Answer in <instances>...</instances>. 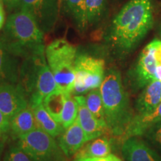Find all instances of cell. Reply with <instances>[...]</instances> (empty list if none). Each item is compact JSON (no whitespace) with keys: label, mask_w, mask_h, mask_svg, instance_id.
Here are the masks:
<instances>
[{"label":"cell","mask_w":161,"mask_h":161,"mask_svg":"<svg viewBox=\"0 0 161 161\" xmlns=\"http://www.w3.org/2000/svg\"><path fill=\"white\" fill-rule=\"evenodd\" d=\"M19 69L17 58L6 49L0 39V85L17 84Z\"/></svg>","instance_id":"obj_16"},{"label":"cell","mask_w":161,"mask_h":161,"mask_svg":"<svg viewBox=\"0 0 161 161\" xmlns=\"http://www.w3.org/2000/svg\"><path fill=\"white\" fill-rule=\"evenodd\" d=\"M74 161H122V159L119 158L115 154H110L105 157H100V158H88L75 159Z\"/></svg>","instance_id":"obj_28"},{"label":"cell","mask_w":161,"mask_h":161,"mask_svg":"<svg viewBox=\"0 0 161 161\" xmlns=\"http://www.w3.org/2000/svg\"><path fill=\"white\" fill-rule=\"evenodd\" d=\"M0 138H5V139H7V137H5V136H3V134H0Z\"/></svg>","instance_id":"obj_34"},{"label":"cell","mask_w":161,"mask_h":161,"mask_svg":"<svg viewBox=\"0 0 161 161\" xmlns=\"http://www.w3.org/2000/svg\"><path fill=\"white\" fill-rule=\"evenodd\" d=\"M161 102V82L154 80L145 86L136 102L137 115L146 116L155 111Z\"/></svg>","instance_id":"obj_14"},{"label":"cell","mask_w":161,"mask_h":161,"mask_svg":"<svg viewBox=\"0 0 161 161\" xmlns=\"http://www.w3.org/2000/svg\"><path fill=\"white\" fill-rule=\"evenodd\" d=\"M78 104L77 120L85 133L88 141L99 137L108 133L106 123L98 121L87 108L85 96H74Z\"/></svg>","instance_id":"obj_11"},{"label":"cell","mask_w":161,"mask_h":161,"mask_svg":"<svg viewBox=\"0 0 161 161\" xmlns=\"http://www.w3.org/2000/svg\"><path fill=\"white\" fill-rule=\"evenodd\" d=\"M66 96L67 94L64 93L63 92L58 89L46 96L43 102V106L49 113L50 115L59 123Z\"/></svg>","instance_id":"obj_21"},{"label":"cell","mask_w":161,"mask_h":161,"mask_svg":"<svg viewBox=\"0 0 161 161\" xmlns=\"http://www.w3.org/2000/svg\"><path fill=\"white\" fill-rule=\"evenodd\" d=\"M60 6V0H20L19 10L31 15L40 29L48 33L57 23Z\"/></svg>","instance_id":"obj_8"},{"label":"cell","mask_w":161,"mask_h":161,"mask_svg":"<svg viewBox=\"0 0 161 161\" xmlns=\"http://www.w3.org/2000/svg\"><path fill=\"white\" fill-rule=\"evenodd\" d=\"M16 145L35 161H68L55 137L37 128L21 136Z\"/></svg>","instance_id":"obj_6"},{"label":"cell","mask_w":161,"mask_h":161,"mask_svg":"<svg viewBox=\"0 0 161 161\" xmlns=\"http://www.w3.org/2000/svg\"><path fill=\"white\" fill-rule=\"evenodd\" d=\"M5 25V11H0V30L3 29V28Z\"/></svg>","instance_id":"obj_30"},{"label":"cell","mask_w":161,"mask_h":161,"mask_svg":"<svg viewBox=\"0 0 161 161\" xmlns=\"http://www.w3.org/2000/svg\"><path fill=\"white\" fill-rule=\"evenodd\" d=\"M37 127L53 137H58L64 130V127L50 115L43 103L32 108Z\"/></svg>","instance_id":"obj_20"},{"label":"cell","mask_w":161,"mask_h":161,"mask_svg":"<svg viewBox=\"0 0 161 161\" xmlns=\"http://www.w3.org/2000/svg\"><path fill=\"white\" fill-rule=\"evenodd\" d=\"M161 121V102L159 104L155 111L150 115L141 116L137 114L134 115V117L130 122L129 128L127 130L125 140L133 136H143L145 132L149 127L154 124L158 123ZM124 140V141H125Z\"/></svg>","instance_id":"obj_19"},{"label":"cell","mask_w":161,"mask_h":161,"mask_svg":"<svg viewBox=\"0 0 161 161\" xmlns=\"http://www.w3.org/2000/svg\"><path fill=\"white\" fill-rule=\"evenodd\" d=\"M112 146L110 140L108 136H103L88 141L75 154V159L100 158L111 154Z\"/></svg>","instance_id":"obj_17"},{"label":"cell","mask_w":161,"mask_h":161,"mask_svg":"<svg viewBox=\"0 0 161 161\" xmlns=\"http://www.w3.org/2000/svg\"><path fill=\"white\" fill-rule=\"evenodd\" d=\"M3 0H0V11H3L4 7H3Z\"/></svg>","instance_id":"obj_33"},{"label":"cell","mask_w":161,"mask_h":161,"mask_svg":"<svg viewBox=\"0 0 161 161\" xmlns=\"http://www.w3.org/2000/svg\"><path fill=\"white\" fill-rule=\"evenodd\" d=\"M8 10H19L20 0H3Z\"/></svg>","instance_id":"obj_29"},{"label":"cell","mask_w":161,"mask_h":161,"mask_svg":"<svg viewBox=\"0 0 161 161\" xmlns=\"http://www.w3.org/2000/svg\"><path fill=\"white\" fill-rule=\"evenodd\" d=\"M10 131V121L0 110V134L8 138Z\"/></svg>","instance_id":"obj_27"},{"label":"cell","mask_w":161,"mask_h":161,"mask_svg":"<svg viewBox=\"0 0 161 161\" xmlns=\"http://www.w3.org/2000/svg\"><path fill=\"white\" fill-rule=\"evenodd\" d=\"M99 90L108 134L122 143L135 114L130 108L129 96L125 90L120 72L113 69L108 70Z\"/></svg>","instance_id":"obj_2"},{"label":"cell","mask_w":161,"mask_h":161,"mask_svg":"<svg viewBox=\"0 0 161 161\" xmlns=\"http://www.w3.org/2000/svg\"><path fill=\"white\" fill-rule=\"evenodd\" d=\"M85 100L86 107L92 115L98 121L103 123H106L105 119H104L103 102H102L100 90L98 88V89L90 90L86 93Z\"/></svg>","instance_id":"obj_23"},{"label":"cell","mask_w":161,"mask_h":161,"mask_svg":"<svg viewBox=\"0 0 161 161\" xmlns=\"http://www.w3.org/2000/svg\"><path fill=\"white\" fill-rule=\"evenodd\" d=\"M38 128L33 109L29 105L10 120L9 134L17 140L20 136Z\"/></svg>","instance_id":"obj_15"},{"label":"cell","mask_w":161,"mask_h":161,"mask_svg":"<svg viewBox=\"0 0 161 161\" xmlns=\"http://www.w3.org/2000/svg\"><path fill=\"white\" fill-rule=\"evenodd\" d=\"M78 104L75 96L72 94L67 95L60 119V123L64 129L72 125L75 122L78 118Z\"/></svg>","instance_id":"obj_22"},{"label":"cell","mask_w":161,"mask_h":161,"mask_svg":"<svg viewBox=\"0 0 161 161\" xmlns=\"http://www.w3.org/2000/svg\"><path fill=\"white\" fill-rule=\"evenodd\" d=\"M122 153L126 161H161V157L137 136L122 142Z\"/></svg>","instance_id":"obj_12"},{"label":"cell","mask_w":161,"mask_h":161,"mask_svg":"<svg viewBox=\"0 0 161 161\" xmlns=\"http://www.w3.org/2000/svg\"><path fill=\"white\" fill-rule=\"evenodd\" d=\"M161 64V40H153L141 52L134 69L136 86L142 88L155 80L156 68Z\"/></svg>","instance_id":"obj_9"},{"label":"cell","mask_w":161,"mask_h":161,"mask_svg":"<svg viewBox=\"0 0 161 161\" xmlns=\"http://www.w3.org/2000/svg\"><path fill=\"white\" fill-rule=\"evenodd\" d=\"M84 2L88 25L98 23L103 15L105 0H84Z\"/></svg>","instance_id":"obj_24"},{"label":"cell","mask_w":161,"mask_h":161,"mask_svg":"<svg viewBox=\"0 0 161 161\" xmlns=\"http://www.w3.org/2000/svg\"><path fill=\"white\" fill-rule=\"evenodd\" d=\"M29 105L25 92L19 84L0 85V110L9 121Z\"/></svg>","instance_id":"obj_10"},{"label":"cell","mask_w":161,"mask_h":161,"mask_svg":"<svg viewBox=\"0 0 161 161\" xmlns=\"http://www.w3.org/2000/svg\"><path fill=\"white\" fill-rule=\"evenodd\" d=\"M143 136L152 146L161 152V121L149 127Z\"/></svg>","instance_id":"obj_25"},{"label":"cell","mask_w":161,"mask_h":161,"mask_svg":"<svg viewBox=\"0 0 161 161\" xmlns=\"http://www.w3.org/2000/svg\"><path fill=\"white\" fill-rule=\"evenodd\" d=\"M60 6L64 14L70 18L80 31L87 29L84 0H60Z\"/></svg>","instance_id":"obj_18"},{"label":"cell","mask_w":161,"mask_h":161,"mask_svg":"<svg viewBox=\"0 0 161 161\" xmlns=\"http://www.w3.org/2000/svg\"><path fill=\"white\" fill-rule=\"evenodd\" d=\"M6 140H7V139L0 138V160H1L2 155H3V153L4 151V148H5V144Z\"/></svg>","instance_id":"obj_32"},{"label":"cell","mask_w":161,"mask_h":161,"mask_svg":"<svg viewBox=\"0 0 161 161\" xmlns=\"http://www.w3.org/2000/svg\"><path fill=\"white\" fill-rule=\"evenodd\" d=\"M87 142L85 133L77 119L72 125L64 129L58 136V140L60 147L68 158L75 156Z\"/></svg>","instance_id":"obj_13"},{"label":"cell","mask_w":161,"mask_h":161,"mask_svg":"<svg viewBox=\"0 0 161 161\" xmlns=\"http://www.w3.org/2000/svg\"><path fill=\"white\" fill-rule=\"evenodd\" d=\"M43 34L31 15L17 10L8 17L0 39L11 55L24 59L46 49Z\"/></svg>","instance_id":"obj_3"},{"label":"cell","mask_w":161,"mask_h":161,"mask_svg":"<svg viewBox=\"0 0 161 161\" xmlns=\"http://www.w3.org/2000/svg\"><path fill=\"white\" fill-rule=\"evenodd\" d=\"M103 59L87 55H77L75 60V80L72 96H84L90 90L98 89L104 78Z\"/></svg>","instance_id":"obj_7"},{"label":"cell","mask_w":161,"mask_h":161,"mask_svg":"<svg viewBox=\"0 0 161 161\" xmlns=\"http://www.w3.org/2000/svg\"><path fill=\"white\" fill-rule=\"evenodd\" d=\"M155 80L161 82V64L157 66L155 72Z\"/></svg>","instance_id":"obj_31"},{"label":"cell","mask_w":161,"mask_h":161,"mask_svg":"<svg viewBox=\"0 0 161 161\" xmlns=\"http://www.w3.org/2000/svg\"><path fill=\"white\" fill-rule=\"evenodd\" d=\"M154 24L152 0H130L113 20L108 39L119 53L135 49Z\"/></svg>","instance_id":"obj_1"},{"label":"cell","mask_w":161,"mask_h":161,"mask_svg":"<svg viewBox=\"0 0 161 161\" xmlns=\"http://www.w3.org/2000/svg\"><path fill=\"white\" fill-rule=\"evenodd\" d=\"M45 49L24 58L19 69L18 84L25 92L31 108L43 103L46 96L58 90L46 61Z\"/></svg>","instance_id":"obj_4"},{"label":"cell","mask_w":161,"mask_h":161,"mask_svg":"<svg viewBox=\"0 0 161 161\" xmlns=\"http://www.w3.org/2000/svg\"><path fill=\"white\" fill-rule=\"evenodd\" d=\"M3 161H35L23 152L17 145L11 146L5 153Z\"/></svg>","instance_id":"obj_26"},{"label":"cell","mask_w":161,"mask_h":161,"mask_svg":"<svg viewBox=\"0 0 161 161\" xmlns=\"http://www.w3.org/2000/svg\"><path fill=\"white\" fill-rule=\"evenodd\" d=\"M45 53L58 89L67 95L72 94L75 80L77 48L60 38L53 40L46 46Z\"/></svg>","instance_id":"obj_5"}]
</instances>
